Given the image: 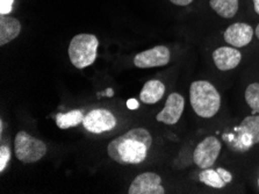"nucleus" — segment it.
I'll return each mask as SVG.
<instances>
[{"mask_svg":"<svg viewBox=\"0 0 259 194\" xmlns=\"http://www.w3.org/2000/svg\"><path fill=\"white\" fill-rule=\"evenodd\" d=\"M253 7H254V11H256V13L259 14V0H253Z\"/></svg>","mask_w":259,"mask_h":194,"instance_id":"nucleus-24","label":"nucleus"},{"mask_svg":"<svg viewBox=\"0 0 259 194\" xmlns=\"http://www.w3.org/2000/svg\"><path fill=\"white\" fill-rule=\"evenodd\" d=\"M14 0H0V14H10L13 9Z\"/></svg>","mask_w":259,"mask_h":194,"instance_id":"nucleus-20","label":"nucleus"},{"mask_svg":"<svg viewBox=\"0 0 259 194\" xmlns=\"http://www.w3.org/2000/svg\"><path fill=\"white\" fill-rule=\"evenodd\" d=\"M127 106H128V108L135 109V108H137V107H139V102H137L135 99H131V100L127 102Z\"/></svg>","mask_w":259,"mask_h":194,"instance_id":"nucleus-23","label":"nucleus"},{"mask_svg":"<svg viewBox=\"0 0 259 194\" xmlns=\"http://www.w3.org/2000/svg\"><path fill=\"white\" fill-rule=\"evenodd\" d=\"M254 31L252 27L248 23L243 22H236L230 25L228 28L226 29L223 37L225 41L229 43L231 47L235 48H242V47L248 46L249 43L252 41Z\"/></svg>","mask_w":259,"mask_h":194,"instance_id":"nucleus-11","label":"nucleus"},{"mask_svg":"<svg viewBox=\"0 0 259 194\" xmlns=\"http://www.w3.org/2000/svg\"><path fill=\"white\" fill-rule=\"evenodd\" d=\"M171 58L170 50L165 46H157L137 54L134 58L135 66L140 69L158 68L168 64Z\"/></svg>","mask_w":259,"mask_h":194,"instance_id":"nucleus-8","label":"nucleus"},{"mask_svg":"<svg viewBox=\"0 0 259 194\" xmlns=\"http://www.w3.org/2000/svg\"><path fill=\"white\" fill-rule=\"evenodd\" d=\"M239 0H210L209 5L220 17L231 19L236 15L238 11Z\"/></svg>","mask_w":259,"mask_h":194,"instance_id":"nucleus-15","label":"nucleus"},{"mask_svg":"<svg viewBox=\"0 0 259 194\" xmlns=\"http://www.w3.org/2000/svg\"><path fill=\"white\" fill-rule=\"evenodd\" d=\"M218 172L220 173V176L222 177V179L225 180V183H231V180H233V176H231V173L229 171H227V170L222 169V168H219L218 169Z\"/></svg>","mask_w":259,"mask_h":194,"instance_id":"nucleus-21","label":"nucleus"},{"mask_svg":"<svg viewBox=\"0 0 259 194\" xmlns=\"http://www.w3.org/2000/svg\"><path fill=\"white\" fill-rule=\"evenodd\" d=\"M222 145L215 136H208L197 145L193 152V161L200 169L211 168L221 152Z\"/></svg>","mask_w":259,"mask_h":194,"instance_id":"nucleus-6","label":"nucleus"},{"mask_svg":"<svg viewBox=\"0 0 259 194\" xmlns=\"http://www.w3.org/2000/svg\"><path fill=\"white\" fill-rule=\"evenodd\" d=\"M165 93V85L160 81L152 79L144 84L142 91H141L140 99L143 104L152 105L158 102Z\"/></svg>","mask_w":259,"mask_h":194,"instance_id":"nucleus-14","label":"nucleus"},{"mask_svg":"<svg viewBox=\"0 0 259 194\" xmlns=\"http://www.w3.org/2000/svg\"><path fill=\"white\" fill-rule=\"evenodd\" d=\"M184 108H185V99H184V97L176 92L171 93L166 99L165 106H164L162 112L157 114L156 120L168 126L176 125L182 118Z\"/></svg>","mask_w":259,"mask_h":194,"instance_id":"nucleus-10","label":"nucleus"},{"mask_svg":"<svg viewBox=\"0 0 259 194\" xmlns=\"http://www.w3.org/2000/svg\"><path fill=\"white\" fill-rule=\"evenodd\" d=\"M236 135H225L230 148L236 151H246L259 143V114L246 117L241 125L235 128Z\"/></svg>","mask_w":259,"mask_h":194,"instance_id":"nucleus-4","label":"nucleus"},{"mask_svg":"<svg viewBox=\"0 0 259 194\" xmlns=\"http://www.w3.org/2000/svg\"><path fill=\"white\" fill-rule=\"evenodd\" d=\"M190 101L192 108L200 118H213L221 107V96L209 82L197 81L191 84Z\"/></svg>","mask_w":259,"mask_h":194,"instance_id":"nucleus-2","label":"nucleus"},{"mask_svg":"<svg viewBox=\"0 0 259 194\" xmlns=\"http://www.w3.org/2000/svg\"><path fill=\"white\" fill-rule=\"evenodd\" d=\"M254 34H256V36H257L258 40H259V23H258L257 27H256V30H254Z\"/></svg>","mask_w":259,"mask_h":194,"instance_id":"nucleus-25","label":"nucleus"},{"mask_svg":"<svg viewBox=\"0 0 259 194\" xmlns=\"http://www.w3.org/2000/svg\"><path fill=\"white\" fill-rule=\"evenodd\" d=\"M11 158V149L7 145L0 146V172L5 171Z\"/></svg>","mask_w":259,"mask_h":194,"instance_id":"nucleus-19","label":"nucleus"},{"mask_svg":"<svg viewBox=\"0 0 259 194\" xmlns=\"http://www.w3.org/2000/svg\"><path fill=\"white\" fill-rule=\"evenodd\" d=\"M199 179L201 183L213 188H223L227 185L222 177L220 176L218 170H213L210 168L203 169L202 172L199 175Z\"/></svg>","mask_w":259,"mask_h":194,"instance_id":"nucleus-17","label":"nucleus"},{"mask_svg":"<svg viewBox=\"0 0 259 194\" xmlns=\"http://www.w3.org/2000/svg\"><path fill=\"white\" fill-rule=\"evenodd\" d=\"M15 156L25 164L36 163L46 155L47 145L26 132H19L14 141Z\"/></svg>","mask_w":259,"mask_h":194,"instance_id":"nucleus-5","label":"nucleus"},{"mask_svg":"<svg viewBox=\"0 0 259 194\" xmlns=\"http://www.w3.org/2000/svg\"><path fill=\"white\" fill-rule=\"evenodd\" d=\"M151 144V134L145 128L137 127L113 140L107 146V152L119 164H140L147 158Z\"/></svg>","mask_w":259,"mask_h":194,"instance_id":"nucleus-1","label":"nucleus"},{"mask_svg":"<svg viewBox=\"0 0 259 194\" xmlns=\"http://www.w3.org/2000/svg\"><path fill=\"white\" fill-rule=\"evenodd\" d=\"M258 187H259V177H258Z\"/></svg>","mask_w":259,"mask_h":194,"instance_id":"nucleus-26","label":"nucleus"},{"mask_svg":"<svg viewBox=\"0 0 259 194\" xmlns=\"http://www.w3.org/2000/svg\"><path fill=\"white\" fill-rule=\"evenodd\" d=\"M21 31V23L18 19L9 14L0 15V46H5L19 36Z\"/></svg>","mask_w":259,"mask_h":194,"instance_id":"nucleus-13","label":"nucleus"},{"mask_svg":"<svg viewBox=\"0 0 259 194\" xmlns=\"http://www.w3.org/2000/svg\"><path fill=\"white\" fill-rule=\"evenodd\" d=\"M245 101L252 114H259V83H252L246 88Z\"/></svg>","mask_w":259,"mask_h":194,"instance_id":"nucleus-18","label":"nucleus"},{"mask_svg":"<svg viewBox=\"0 0 259 194\" xmlns=\"http://www.w3.org/2000/svg\"><path fill=\"white\" fill-rule=\"evenodd\" d=\"M129 194H165L162 178L155 172H144L133 180L128 189Z\"/></svg>","mask_w":259,"mask_h":194,"instance_id":"nucleus-9","label":"nucleus"},{"mask_svg":"<svg viewBox=\"0 0 259 194\" xmlns=\"http://www.w3.org/2000/svg\"><path fill=\"white\" fill-rule=\"evenodd\" d=\"M84 118L85 115L83 114V110L74 109L68 113H58L56 115V124L58 128L68 129L80 125L84 121Z\"/></svg>","mask_w":259,"mask_h":194,"instance_id":"nucleus-16","label":"nucleus"},{"mask_svg":"<svg viewBox=\"0 0 259 194\" xmlns=\"http://www.w3.org/2000/svg\"><path fill=\"white\" fill-rule=\"evenodd\" d=\"M170 2L177 6H187L191 3H193V0H170Z\"/></svg>","mask_w":259,"mask_h":194,"instance_id":"nucleus-22","label":"nucleus"},{"mask_svg":"<svg viewBox=\"0 0 259 194\" xmlns=\"http://www.w3.org/2000/svg\"><path fill=\"white\" fill-rule=\"evenodd\" d=\"M83 126L90 133L101 134L114 129L116 126V119L108 109L98 108L86 114Z\"/></svg>","mask_w":259,"mask_h":194,"instance_id":"nucleus-7","label":"nucleus"},{"mask_svg":"<svg viewBox=\"0 0 259 194\" xmlns=\"http://www.w3.org/2000/svg\"><path fill=\"white\" fill-rule=\"evenodd\" d=\"M213 61L221 71H229L238 66L242 54L235 47H220L213 53Z\"/></svg>","mask_w":259,"mask_h":194,"instance_id":"nucleus-12","label":"nucleus"},{"mask_svg":"<svg viewBox=\"0 0 259 194\" xmlns=\"http://www.w3.org/2000/svg\"><path fill=\"white\" fill-rule=\"evenodd\" d=\"M99 40L93 34H78L69 45V58L77 69H85L97 59Z\"/></svg>","mask_w":259,"mask_h":194,"instance_id":"nucleus-3","label":"nucleus"}]
</instances>
